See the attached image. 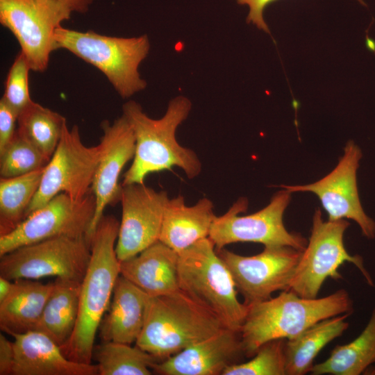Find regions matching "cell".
Wrapping results in <instances>:
<instances>
[{
  "mask_svg": "<svg viewBox=\"0 0 375 375\" xmlns=\"http://www.w3.org/2000/svg\"><path fill=\"white\" fill-rule=\"evenodd\" d=\"M192 103L183 96L172 99L165 115L160 119L149 117L135 101L123 105V115L131 126L135 140V151L130 167L123 176L122 185L144 183L151 173L181 169L192 179L200 174L202 166L197 154L181 146L176 140L178 127L191 110Z\"/></svg>",
  "mask_w": 375,
  "mask_h": 375,
  "instance_id": "6da1fadb",
  "label": "cell"
},
{
  "mask_svg": "<svg viewBox=\"0 0 375 375\" xmlns=\"http://www.w3.org/2000/svg\"><path fill=\"white\" fill-rule=\"evenodd\" d=\"M119 227L114 216L103 215L91 239V256L81 283L77 321L72 335L60 347L71 360L92 363L96 334L120 275L115 251Z\"/></svg>",
  "mask_w": 375,
  "mask_h": 375,
  "instance_id": "7a4b0ae2",
  "label": "cell"
},
{
  "mask_svg": "<svg viewBox=\"0 0 375 375\" xmlns=\"http://www.w3.org/2000/svg\"><path fill=\"white\" fill-rule=\"evenodd\" d=\"M353 312L352 299L344 289L315 299L281 291L276 297L248 306L240 331L245 357L253 356L267 342L293 339L322 319Z\"/></svg>",
  "mask_w": 375,
  "mask_h": 375,
  "instance_id": "3957f363",
  "label": "cell"
},
{
  "mask_svg": "<svg viewBox=\"0 0 375 375\" xmlns=\"http://www.w3.org/2000/svg\"><path fill=\"white\" fill-rule=\"evenodd\" d=\"M224 328L218 317L179 290L151 297L135 345L160 361Z\"/></svg>",
  "mask_w": 375,
  "mask_h": 375,
  "instance_id": "277c9868",
  "label": "cell"
},
{
  "mask_svg": "<svg viewBox=\"0 0 375 375\" xmlns=\"http://www.w3.org/2000/svg\"><path fill=\"white\" fill-rule=\"evenodd\" d=\"M178 285L192 300L240 332L248 306L238 298L233 276L209 238L178 253Z\"/></svg>",
  "mask_w": 375,
  "mask_h": 375,
  "instance_id": "5b68a950",
  "label": "cell"
},
{
  "mask_svg": "<svg viewBox=\"0 0 375 375\" xmlns=\"http://www.w3.org/2000/svg\"><path fill=\"white\" fill-rule=\"evenodd\" d=\"M57 49H65L92 65L108 78L123 99L144 90L138 67L147 56L150 44L147 35L133 38L111 37L97 33L56 28Z\"/></svg>",
  "mask_w": 375,
  "mask_h": 375,
  "instance_id": "8992f818",
  "label": "cell"
},
{
  "mask_svg": "<svg viewBox=\"0 0 375 375\" xmlns=\"http://www.w3.org/2000/svg\"><path fill=\"white\" fill-rule=\"evenodd\" d=\"M350 223L344 219L324 221L319 208L315 211L309 240L302 251L290 289L297 295L315 299L328 278L342 279L338 269L344 262L353 264L367 283L373 279L360 255H350L344 244V235Z\"/></svg>",
  "mask_w": 375,
  "mask_h": 375,
  "instance_id": "52a82bcc",
  "label": "cell"
},
{
  "mask_svg": "<svg viewBox=\"0 0 375 375\" xmlns=\"http://www.w3.org/2000/svg\"><path fill=\"white\" fill-rule=\"evenodd\" d=\"M291 193L284 188L274 194L267 206L245 216L239 215L246 212L248 200L240 198L226 212L215 217L208 238L217 250L230 244L249 242L265 247L289 246L303 251L308 240L298 233L289 232L283 224Z\"/></svg>",
  "mask_w": 375,
  "mask_h": 375,
  "instance_id": "ba28073f",
  "label": "cell"
},
{
  "mask_svg": "<svg viewBox=\"0 0 375 375\" xmlns=\"http://www.w3.org/2000/svg\"><path fill=\"white\" fill-rule=\"evenodd\" d=\"M91 256L85 237H56L19 247L1 257L0 276L10 281L56 276L81 282Z\"/></svg>",
  "mask_w": 375,
  "mask_h": 375,
  "instance_id": "9c48e42d",
  "label": "cell"
},
{
  "mask_svg": "<svg viewBox=\"0 0 375 375\" xmlns=\"http://www.w3.org/2000/svg\"><path fill=\"white\" fill-rule=\"evenodd\" d=\"M73 11L59 0H0V22L17 38L31 69H47L54 33Z\"/></svg>",
  "mask_w": 375,
  "mask_h": 375,
  "instance_id": "30bf717a",
  "label": "cell"
},
{
  "mask_svg": "<svg viewBox=\"0 0 375 375\" xmlns=\"http://www.w3.org/2000/svg\"><path fill=\"white\" fill-rule=\"evenodd\" d=\"M101 155L100 144L85 146L78 126L69 129L66 125L53 154L44 167L40 187L25 218L60 193L74 199L88 194Z\"/></svg>",
  "mask_w": 375,
  "mask_h": 375,
  "instance_id": "8fae6325",
  "label": "cell"
},
{
  "mask_svg": "<svg viewBox=\"0 0 375 375\" xmlns=\"http://www.w3.org/2000/svg\"><path fill=\"white\" fill-rule=\"evenodd\" d=\"M96 208L92 191L81 199L60 193L0 235V257L25 245L56 237H85Z\"/></svg>",
  "mask_w": 375,
  "mask_h": 375,
  "instance_id": "7c38bea8",
  "label": "cell"
},
{
  "mask_svg": "<svg viewBox=\"0 0 375 375\" xmlns=\"http://www.w3.org/2000/svg\"><path fill=\"white\" fill-rule=\"evenodd\" d=\"M216 251L247 306L267 300L276 291L289 290L302 253L289 246L265 247L261 253L251 256L224 248Z\"/></svg>",
  "mask_w": 375,
  "mask_h": 375,
  "instance_id": "4fadbf2b",
  "label": "cell"
},
{
  "mask_svg": "<svg viewBox=\"0 0 375 375\" xmlns=\"http://www.w3.org/2000/svg\"><path fill=\"white\" fill-rule=\"evenodd\" d=\"M361 158L360 149L349 141L335 169L319 181L305 185L281 186L290 192H313L327 212L328 220L351 219L358 224L365 238L374 239L375 221L365 212L357 188L356 172Z\"/></svg>",
  "mask_w": 375,
  "mask_h": 375,
  "instance_id": "5bb4252c",
  "label": "cell"
},
{
  "mask_svg": "<svg viewBox=\"0 0 375 375\" xmlns=\"http://www.w3.org/2000/svg\"><path fill=\"white\" fill-rule=\"evenodd\" d=\"M167 192L144 183L122 185V219L115 245L119 261L129 259L159 241Z\"/></svg>",
  "mask_w": 375,
  "mask_h": 375,
  "instance_id": "9a60e30c",
  "label": "cell"
},
{
  "mask_svg": "<svg viewBox=\"0 0 375 375\" xmlns=\"http://www.w3.org/2000/svg\"><path fill=\"white\" fill-rule=\"evenodd\" d=\"M103 135L100 140L101 155L99 160L91 191L95 197V212L85 235L90 243L105 208L120 201L122 185L120 174L126 164L133 158L135 151V136L128 122L122 115L110 124H101Z\"/></svg>",
  "mask_w": 375,
  "mask_h": 375,
  "instance_id": "2e32d148",
  "label": "cell"
},
{
  "mask_svg": "<svg viewBox=\"0 0 375 375\" xmlns=\"http://www.w3.org/2000/svg\"><path fill=\"white\" fill-rule=\"evenodd\" d=\"M245 357L240 332L224 328L180 352L154 362L162 375H218Z\"/></svg>",
  "mask_w": 375,
  "mask_h": 375,
  "instance_id": "e0dca14e",
  "label": "cell"
},
{
  "mask_svg": "<svg viewBox=\"0 0 375 375\" xmlns=\"http://www.w3.org/2000/svg\"><path fill=\"white\" fill-rule=\"evenodd\" d=\"M12 375H98L97 365L69 360L60 347L38 330L12 333Z\"/></svg>",
  "mask_w": 375,
  "mask_h": 375,
  "instance_id": "ac0fdd59",
  "label": "cell"
},
{
  "mask_svg": "<svg viewBox=\"0 0 375 375\" xmlns=\"http://www.w3.org/2000/svg\"><path fill=\"white\" fill-rule=\"evenodd\" d=\"M151 297L119 275L108 312L99 327L103 341L129 344L135 342L142 330Z\"/></svg>",
  "mask_w": 375,
  "mask_h": 375,
  "instance_id": "d6986e66",
  "label": "cell"
},
{
  "mask_svg": "<svg viewBox=\"0 0 375 375\" xmlns=\"http://www.w3.org/2000/svg\"><path fill=\"white\" fill-rule=\"evenodd\" d=\"M178 253L158 241L138 255L120 261V275L151 297L180 290L178 277Z\"/></svg>",
  "mask_w": 375,
  "mask_h": 375,
  "instance_id": "ffe728a7",
  "label": "cell"
},
{
  "mask_svg": "<svg viewBox=\"0 0 375 375\" xmlns=\"http://www.w3.org/2000/svg\"><path fill=\"white\" fill-rule=\"evenodd\" d=\"M211 200L201 198L192 206L184 197L169 199L164 211L159 241L178 253L199 240L208 238L216 217Z\"/></svg>",
  "mask_w": 375,
  "mask_h": 375,
  "instance_id": "44dd1931",
  "label": "cell"
},
{
  "mask_svg": "<svg viewBox=\"0 0 375 375\" xmlns=\"http://www.w3.org/2000/svg\"><path fill=\"white\" fill-rule=\"evenodd\" d=\"M8 296L0 302V327L9 334L36 330L53 283L31 279L13 281Z\"/></svg>",
  "mask_w": 375,
  "mask_h": 375,
  "instance_id": "7402d4cb",
  "label": "cell"
},
{
  "mask_svg": "<svg viewBox=\"0 0 375 375\" xmlns=\"http://www.w3.org/2000/svg\"><path fill=\"white\" fill-rule=\"evenodd\" d=\"M349 315L342 314L322 319L297 337L286 340L284 344L286 375H304L310 372L320 351L348 328L347 318Z\"/></svg>",
  "mask_w": 375,
  "mask_h": 375,
  "instance_id": "603a6c76",
  "label": "cell"
},
{
  "mask_svg": "<svg viewBox=\"0 0 375 375\" xmlns=\"http://www.w3.org/2000/svg\"><path fill=\"white\" fill-rule=\"evenodd\" d=\"M81 283L56 278L36 328L60 347L69 340L77 321Z\"/></svg>",
  "mask_w": 375,
  "mask_h": 375,
  "instance_id": "cb8c5ba5",
  "label": "cell"
},
{
  "mask_svg": "<svg viewBox=\"0 0 375 375\" xmlns=\"http://www.w3.org/2000/svg\"><path fill=\"white\" fill-rule=\"evenodd\" d=\"M375 363V307L359 335L351 342L335 346L329 357L315 364L312 375H359Z\"/></svg>",
  "mask_w": 375,
  "mask_h": 375,
  "instance_id": "d4e9b609",
  "label": "cell"
},
{
  "mask_svg": "<svg viewBox=\"0 0 375 375\" xmlns=\"http://www.w3.org/2000/svg\"><path fill=\"white\" fill-rule=\"evenodd\" d=\"M44 167L22 176L0 178V235L15 229L24 219L40 185Z\"/></svg>",
  "mask_w": 375,
  "mask_h": 375,
  "instance_id": "484cf974",
  "label": "cell"
},
{
  "mask_svg": "<svg viewBox=\"0 0 375 375\" xmlns=\"http://www.w3.org/2000/svg\"><path fill=\"white\" fill-rule=\"evenodd\" d=\"M17 125L18 133L49 161L67 124L60 113L32 101L19 113Z\"/></svg>",
  "mask_w": 375,
  "mask_h": 375,
  "instance_id": "4316f807",
  "label": "cell"
},
{
  "mask_svg": "<svg viewBox=\"0 0 375 375\" xmlns=\"http://www.w3.org/2000/svg\"><path fill=\"white\" fill-rule=\"evenodd\" d=\"M93 358L98 375H150L152 365L158 361L137 345L117 342L94 346Z\"/></svg>",
  "mask_w": 375,
  "mask_h": 375,
  "instance_id": "83f0119b",
  "label": "cell"
},
{
  "mask_svg": "<svg viewBox=\"0 0 375 375\" xmlns=\"http://www.w3.org/2000/svg\"><path fill=\"white\" fill-rule=\"evenodd\" d=\"M49 160L28 139L16 132L0 151V176L11 178L40 169Z\"/></svg>",
  "mask_w": 375,
  "mask_h": 375,
  "instance_id": "f1b7e54d",
  "label": "cell"
},
{
  "mask_svg": "<svg viewBox=\"0 0 375 375\" xmlns=\"http://www.w3.org/2000/svg\"><path fill=\"white\" fill-rule=\"evenodd\" d=\"M285 340L278 339L265 343L249 360L227 367L222 375H286Z\"/></svg>",
  "mask_w": 375,
  "mask_h": 375,
  "instance_id": "f546056e",
  "label": "cell"
},
{
  "mask_svg": "<svg viewBox=\"0 0 375 375\" xmlns=\"http://www.w3.org/2000/svg\"><path fill=\"white\" fill-rule=\"evenodd\" d=\"M30 70L28 62L20 51L9 69L1 98L18 114L33 101L28 89Z\"/></svg>",
  "mask_w": 375,
  "mask_h": 375,
  "instance_id": "4dcf8cb0",
  "label": "cell"
},
{
  "mask_svg": "<svg viewBox=\"0 0 375 375\" xmlns=\"http://www.w3.org/2000/svg\"><path fill=\"white\" fill-rule=\"evenodd\" d=\"M18 113L3 99L0 100V151L12 140L15 132Z\"/></svg>",
  "mask_w": 375,
  "mask_h": 375,
  "instance_id": "1f68e13d",
  "label": "cell"
},
{
  "mask_svg": "<svg viewBox=\"0 0 375 375\" xmlns=\"http://www.w3.org/2000/svg\"><path fill=\"white\" fill-rule=\"evenodd\" d=\"M241 5H246L249 7V10L247 17V23H251L258 28L263 31L270 33L263 17V11L265 7L270 3L276 0H235ZM362 5H365L363 0H358Z\"/></svg>",
  "mask_w": 375,
  "mask_h": 375,
  "instance_id": "d6a6232c",
  "label": "cell"
},
{
  "mask_svg": "<svg viewBox=\"0 0 375 375\" xmlns=\"http://www.w3.org/2000/svg\"><path fill=\"white\" fill-rule=\"evenodd\" d=\"M13 342L0 334V375H12L14 362Z\"/></svg>",
  "mask_w": 375,
  "mask_h": 375,
  "instance_id": "836d02e7",
  "label": "cell"
},
{
  "mask_svg": "<svg viewBox=\"0 0 375 375\" xmlns=\"http://www.w3.org/2000/svg\"><path fill=\"white\" fill-rule=\"evenodd\" d=\"M66 3L74 12L85 13L88 11L93 0H59Z\"/></svg>",
  "mask_w": 375,
  "mask_h": 375,
  "instance_id": "e575fe53",
  "label": "cell"
},
{
  "mask_svg": "<svg viewBox=\"0 0 375 375\" xmlns=\"http://www.w3.org/2000/svg\"><path fill=\"white\" fill-rule=\"evenodd\" d=\"M13 286V282L4 277L0 276V302L3 301L10 294Z\"/></svg>",
  "mask_w": 375,
  "mask_h": 375,
  "instance_id": "d590c367",
  "label": "cell"
}]
</instances>
